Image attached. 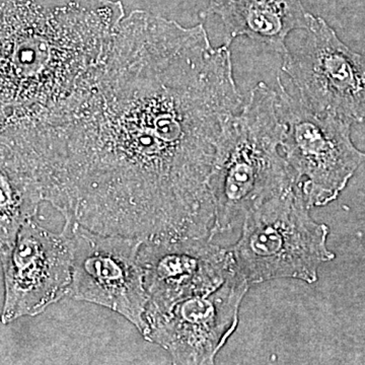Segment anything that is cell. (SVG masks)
Returning a JSON list of instances; mask_svg holds the SVG:
<instances>
[{
	"label": "cell",
	"instance_id": "52a82bcc",
	"mask_svg": "<svg viewBox=\"0 0 365 365\" xmlns=\"http://www.w3.org/2000/svg\"><path fill=\"white\" fill-rule=\"evenodd\" d=\"M299 49L282 57V71L312 111L365 123V55L353 51L332 26L313 16Z\"/></svg>",
	"mask_w": 365,
	"mask_h": 365
},
{
	"label": "cell",
	"instance_id": "7a4b0ae2",
	"mask_svg": "<svg viewBox=\"0 0 365 365\" xmlns=\"http://www.w3.org/2000/svg\"><path fill=\"white\" fill-rule=\"evenodd\" d=\"M124 18L119 0H0V124L67 97Z\"/></svg>",
	"mask_w": 365,
	"mask_h": 365
},
{
	"label": "cell",
	"instance_id": "8fae6325",
	"mask_svg": "<svg viewBox=\"0 0 365 365\" xmlns=\"http://www.w3.org/2000/svg\"><path fill=\"white\" fill-rule=\"evenodd\" d=\"M208 11L222 20L225 43L247 37L284 57L294 31H307L314 14L302 0H208Z\"/></svg>",
	"mask_w": 365,
	"mask_h": 365
},
{
	"label": "cell",
	"instance_id": "30bf717a",
	"mask_svg": "<svg viewBox=\"0 0 365 365\" xmlns=\"http://www.w3.org/2000/svg\"><path fill=\"white\" fill-rule=\"evenodd\" d=\"M208 237L144 241L139 251L148 292L145 321L177 302L210 294L235 273L230 249Z\"/></svg>",
	"mask_w": 365,
	"mask_h": 365
},
{
	"label": "cell",
	"instance_id": "6da1fadb",
	"mask_svg": "<svg viewBox=\"0 0 365 365\" xmlns=\"http://www.w3.org/2000/svg\"><path fill=\"white\" fill-rule=\"evenodd\" d=\"M203 24L125 16L67 97L0 126V150L66 223L143 241L213 239L218 143L244 105Z\"/></svg>",
	"mask_w": 365,
	"mask_h": 365
},
{
	"label": "cell",
	"instance_id": "277c9868",
	"mask_svg": "<svg viewBox=\"0 0 365 365\" xmlns=\"http://www.w3.org/2000/svg\"><path fill=\"white\" fill-rule=\"evenodd\" d=\"M329 234L294 185L245 218L241 237L230 249L235 272L250 285L283 278L313 284L322 264L336 257L327 246Z\"/></svg>",
	"mask_w": 365,
	"mask_h": 365
},
{
	"label": "cell",
	"instance_id": "7c38bea8",
	"mask_svg": "<svg viewBox=\"0 0 365 365\" xmlns=\"http://www.w3.org/2000/svg\"><path fill=\"white\" fill-rule=\"evenodd\" d=\"M42 202L32 182L0 155V254L14 246L21 228L34 220Z\"/></svg>",
	"mask_w": 365,
	"mask_h": 365
},
{
	"label": "cell",
	"instance_id": "5b68a950",
	"mask_svg": "<svg viewBox=\"0 0 365 365\" xmlns=\"http://www.w3.org/2000/svg\"><path fill=\"white\" fill-rule=\"evenodd\" d=\"M277 112L284 125L281 151L294 184L309 208L328 205L339 197L365 153L351 138L352 124L312 111L277 78Z\"/></svg>",
	"mask_w": 365,
	"mask_h": 365
},
{
	"label": "cell",
	"instance_id": "9c48e42d",
	"mask_svg": "<svg viewBox=\"0 0 365 365\" xmlns=\"http://www.w3.org/2000/svg\"><path fill=\"white\" fill-rule=\"evenodd\" d=\"M249 287L232 273L210 294L182 300L148 319L144 339L163 348L174 364H215L216 355L237 330Z\"/></svg>",
	"mask_w": 365,
	"mask_h": 365
},
{
	"label": "cell",
	"instance_id": "3957f363",
	"mask_svg": "<svg viewBox=\"0 0 365 365\" xmlns=\"http://www.w3.org/2000/svg\"><path fill=\"white\" fill-rule=\"evenodd\" d=\"M283 133L277 93L260 81L228 120L218 143L209 180L213 237L242 225L253 209L294 186L281 151Z\"/></svg>",
	"mask_w": 365,
	"mask_h": 365
},
{
	"label": "cell",
	"instance_id": "ba28073f",
	"mask_svg": "<svg viewBox=\"0 0 365 365\" xmlns=\"http://www.w3.org/2000/svg\"><path fill=\"white\" fill-rule=\"evenodd\" d=\"M0 261L4 279L0 321L4 325L38 316L68 294L72 246L66 230L55 234L29 220L14 246L0 254Z\"/></svg>",
	"mask_w": 365,
	"mask_h": 365
},
{
	"label": "cell",
	"instance_id": "8992f818",
	"mask_svg": "<svg viewBox=\"0 0 365 365\" xmlns=\"http://www.w3.org/2000/svg\"><path fill=\"white\" fill-rule=\"evenodd\" d=\"M72 246V281L67 297L121 314L144 336L148 297L139 261L143 240L106 235L66 223Z\"/></svg>",
	"mask_w": 365,
	"mask_h": 365
}]
</instances>
